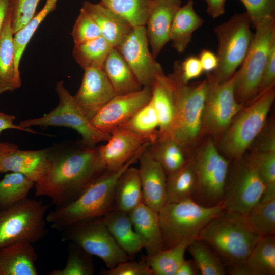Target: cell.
Returning <instances> with one entry per match:
<instances>
[{"label":"cell","mask_w":275,"mask_h":275,"mask_svg":"<svg viewBox=\"0 0 275 275\" xmlns=\"http://www.w3.org/2000/svg\"><path fill=\"white\" fill-rule=\"evenodd\" d=\"M106 170L95 145L80 142L78 146H54L50 147L46 172L35 183V195L49 198L56 207L64 206L78 198Z\"/></svg>","instance_id":"obj_1"},{"label":"cell","mask_w":275,"mask_h":275,"mask_svg":"<svg viewBox=\"0 0 275 275\" xmlns=\"http://www.w3.org/2000/svg\"><path fill=\"white\" fill-rule=\"evenodd\" d=\"M144 147L119 169L106 170L75 200L56 208L46 216V221L57 230L63 231L75 223L102 217L113 209L116 183L123 172L135 163L146 148Z\"/></svg>","instance_id":"obj_2"},{"label":"cell","mask_w":275,"mask_h":275,"mask_svg":"<svg viewBox=\"0 0 275 275\" xmlns=\"http://www.w3.org/2000/svg\"><path fill=\"white\" fill-rule=\"evenodd\" d=\"M261 236L244 215L224 209L198 235L229 267L242 265Z\"/></svg>","instance_id":"obj_3"},{"label":"cell","mask_w":275,"mask_h":275,"mask_svg":"<svg viewBox=\"0 0 275 275\" xmlns=\"http://www.w3.org/2000/svg\"><path fill=\"white\" fill-rule=\"evenodd\" d=\"M180 61L174 63L171 79L175 105V115L166 136L172 138L185 149L199 136L203 129V118L209 92L205 80L193 86L182 83L180 77Z\"/></svg>","instance_id":"obj_4"},{"label":"cell","mask_w":275,"mask_h":275,"mask_svg":"<svg viewBox=\"0 0 275 275\" xmlns=\"http://www.w3.org/2000/svg\"><path fill=\"white\" fill-rule=\"evenodd\" d=\"M223 210L222 204L206 207L192 199L166 203L158 211L164 249L198 238L208 222Z\"/></svg>","instance_id":"obj_5"},{"label":"cell","mask_w":275,"mask_h":275,"mask_svg":"<svg viewBox=\"0 0 275 275\" xmlns=\"http://www.w3.org/2000/svg\"><path fill=\"white\" fill-rule=\"evenodd\" d=\"M49 205L26 198L0 208V249L20 242H36L47 231L46 213Z\"/></svg>","instance_id":"obj_6"},{"label":"cell","mask_w":275,"mask_h":275,"mask_svg":"<svg viewBox=\"0 0 275 275\" xmlns=\"http://www.w3.org/2000/svg\"><path fill=\"white\" fill-rule=\"evenodd\" d=\"M251 24L245 12L234 14L214 29L218 42V65L212 75L218 82L231 77L242 63L254 37Z\"/></svg>","instance_id":"obj_7"},{"label":"cell","mask_w":275,"mask_h":275,"mask_svg":"<svg viewBox=\"0 0 275 275\" xmlns=\"http://www.w3.org/2000/svg\"><path fill=\"white\" fill-rule=\"evenodd\" d=\"M254 28L251 46L235 72V94L238 102L253 100L258 95L270 46L275 39V17L266 19Z\"/></svg>","instance_id":"obj_8"},{"label":"cell","mask_w":275,"mask_h":275,"mask_svg":"<svg viewBox=\"0 0 275 275\" xmlns=\"http://www.w3.org/2000/svg\"><path fill=\"white\" fill-rule=\"evenodd\" d=\"M59 101L57 106L42 116L21 121L19 125L25 129L32 126L66 127L76 131L81 137V142L89 145L106 141L111 134L96 129L76 103L74 96L65 88L63 81L55 87Z\"/></svg>","instance_id":"obj_9"},{"label":"cell","mask_w":275,"mask_h":275,"mask_svg":"<svg viewBox=\"0 0 275 275\" xmlns=\"http://www.w3.org/2000/svg\"><path fill=\"white\" fill-rule=\"evenodd\" d=\"M274 86L257 96L232 122L222 141L224 152L238 159L262 130L274 101Z\"/></svg>","instance_id":"obj_10"},{"label":"cell","mask_w":275,"mask_h":275,"mask_svg":"<svg viewBox=\"0 0 275 275\" xmlns=\"http://www.w3.org/2000/svg\"><path fill=\"white\" fill-rule=\"evenodd\" d=\"M62 231V241L75 243L100 258L108 269L130 260L114 238L102 217L75 223Z\"/></svg>","instance_id":"obj_11"},{"label":"cell","mask_w":275,"mask_h":275,"mask_svg":"<svg viewBox=\"0 0 275 275\" xmlns=\"http://www.w3.org/2000/svg\"><path fill=\"white\" fill-rule=\"evenodd\" d=\"M193 163L197 180L193 200L206 207L222 204L230 163L208 141L196 158L189 159Z\"/></svg>","instance_id":"obj_12"},{"label":"cell","mask_w":275,"mask_h":275,"mask_svg":"<svg viewBox=\"0 0 275 275\" xmlns=\"http://www.w3.org/2000/svg\"><path fill=\"white\" fill-rule=\"evenodd\" d=\"M227 177L222 204L224 209L246 215L266 188L252 158H240Z\"/></svg>","instance_id":"obj_13"},{"label":"cell","mask_w":275,"mask_h":275,"mask_svg":"<svg viewBox=\"0 0 275 275\" xmlns=\"http://www.w3.org/2000/svg\"><path fill=\"white\" fill-rule=\"evenodd\" d=\"M235 73L228 80L218 82L210 73H207L209 92L205 103L203 128L213 134L228 129L232 120L242 110L235 94Z\"/></svg>","instance_id":"obj_14"},{"label":"cell","mask_w":275,"mask_h":275,"mask_svg":"<svg viewBox=\"0 0 275 275\" xmlns=\"http://www.w3.org/2000/svg\"><path fill=\"white\" fill-rule=\"evenodd\" d=\"M148 44L145 26H133L115 47L143 87L151 86L156 75L163 70L150 52Z\"/></svg>","instance_id":"obj_15"},{"label":"cell","mask_w":275,"mask_h":275,"mask_svg":"<svg viewBox=\"0 0 275 275\" xmlns=\"http://www.w3.org/2000/svg\"><path fill=\"white\" fill-rule=\"evenodd\" d=\"M151 96V86L143 87L141 90L134 93L116 95L90 121L100 131L111 134L147 104Z\"/></svg>","instance_id":"obj_16"},{"label":"cell","mask_w":275,"mask_h":275,"mask_svg":"<svg viewBox=\"0 0 275 275\" xmlns=\"http://www.w3.org/2000/svg\"><path fill=\"white\" fill-rule=\"evenodd\" d=\"M80 87L73 96L90 120L115 96V91L102 68L86 69Z\"/></svg>","instance_id":"obj_17"},{"label":"cell","mask_w":275,"mask_h":275,"mask_svg":"<svg viewBox=\"0 0 275 275\" xmlns=\"http://www.w3.org/2000/svg\"><path fill=\"white\" fill-rule=\"evenodd\" d=\"M107 142L98 147L99 158L107 170L115 171L124 165L140 150L150 144L135 133L122 127L111 133Z\"/></svg>","instance_id":"obj_18"},{"label":"cell","mask_w":275,"mask_h":275,"mask_svg":"<svg viewBox=\"0 0 275 275\" xmlns=\"http://www.w3.org/2000/svg\"><path fill=\"white\" fill-rule=\"evenodd\" d=\"M147 147L138 159L143 203L158 212L166 203L167 175L160 163L151 156Z\"/></svg>","instance_id":"obj_19"},{"label":"cell","mask_w":275,"mask_h":275,"mask_svg":"<svg viewBox=\"0 0 275 275\" xmlns=\"http://www.w3.org/2000/svg\"><path fill=\"white\" fill-rule=\"evenodd\" d=\"M181 0H153L145 28L153 56L156 58L168 42L171 23Z\"/></svg>","instance_id":"obj_20"},{"label":"cell","mask_w":275,"mask_h":275,"mask_svg":"<svg viewBox=\"0 0 275 275\" xmlns=\"http://www.w3.org/2000/svg\"><path fill=\"white\" fill-rule=\"evenodd\" d=\"M50 153V147L37 150L17 148L3 160L0 173H20L35 183L48 169Z\"/></svg>","instance_id":"obj_21"},{"label":"cell","mask_w":275,"mask_h":275,"mask_svg":"<svg viewBox=\"0 0 275 275\" xmlns=\"http://www.w3.org/2000/svg\"><path fill=\"white\" fill-rule=\"evenodd\" d=\"M226 272L231 275H274V235L262 236L245 262L229 267Z\"/></svg>","instance_id":"obj_22"},{"label":"cell","mask_w":275,"mask_h":275,"mask_svg":"<svg viewBox=\"0 0 275 275\" xmlns=\"http://www.w3.org/2000/svg\"><path fill=\"white\" fill-rule=\"evenodd\" d=\"M129 215L147 255H153L164 249L158 212L141 203Z\"/></svg>","instance_id":"obj_23"},{"label":"cell","mask_w":275,"mask_h":275,"mask_svg":"<svg viewBox=\"0 0 275 275\" xmlns=\"http://www.w3.org/2000/svg\"><path fill=\"white\" fill-rule=\"evenodd\" d=\"M36 251L28 242L16 243L0 249V275H37Z\"/></svg>","instance_id":"obj_24"},{"label":"cell","mask_w":275,"mask_h":275,"mask_svg":"<svg viewBox=\"0 0 275 275\" xmlns=\"http://www.w3.org/2000/svg\"><path fill=\"white\" fill-rule=\"evenodd\" d=\"M151 88V101L159 121V138H163L169 134L175 115L172 86L169 75H166L163 70L159 72Z\"/></svg>","instance_id":"obj_25"},{"label":"cell","mask_w":275,"mask_h":275,"mask_svg":"<svg viewBox=\"0 0 275 275\" xmlns=\"http://www.w3.org/2000/svg\"><path fill=\"white\" fill-rule=\"evenodd\" d=\"M98 25L101 36L116 47L132 28L128 22L99 3L85 1L81 7Z\"/></svg>","instance_id":"obj_26"},{"label":"cell","mask_w":275,"mask_h":275,"mask_svg":"<svg viewBox=\"0 0 275 275\" xmlns=\"http://www.w3.org/2000/svg\"><path fill=\"white\" fill-rule=\"evenodd\" d=\"M102 218L114 238L130 260L143 249V243L135 231L129 214L112 209Z\"/></svg>","instance_id":"obj_27"},{"label":"cell","mask_w":275,"mask_h":275,"mask_svg":"<svg viewBox=\"0 0 275 275\" xmlns=\"http://www.w3.org/2000/svg\"><path fill=\"white\" fill-rule=\"evenodd\" d=\"M13 36L8 13L0 35V94L13 92L21 85L20 72L15 64Z\"/></svg>","instance_id":"obj_28"},{"label":"cell","mask_w":275,"mask_h":275,"mask_svg":"<svg viewBox=\"0 0 275 275\" xmlns=\"http://www.w3.org/2000/svg\"><path fill=\"white\" fill-rule=\"evenodd\" d=\"M204 20L196 13L193 0H188L176 11L171 23L169 39L179 53L185 51L195 31L203 25Z\"/></svg>","instance_id":"obj_29"},{"label":"cell","mask_w":275,"mask_h":275,"mask_svg":"<svg viewBox=\"0 0 275 275\" xmlns=\"http://www.w3.org/2000/svg\"><path fill=\"white\" fill-rule=\"evenodd\" d=\"M102 69L111 82L116 95L134 93L143 88L116 47H113L108 53Z\"/></svg>","instance_id":"obj_30"},{"label":"cell","mask_w":275,"mask_h":275,"mask_svg":"<svg viewBox=\"0 0 275 275\" xmlns=\"http://www.w3.org/2000/svg\"><path fill=\"white\" fill-rule=\"evenodd\" d=\"M141 203H143V199L138 169L130 166L116 183L113 209L129 214Z\"/></svg>","instance_id":"obj_31"},{"label":"cell","mask_w":275,"mask_h":275,"mask_svg":"<svg viewBox=\"0 0 275 275\" xmlns=\"http://www.w3.org/2000/svg\"><path fill=\"white\" fill-rule=\"evenodd\" d=\"M245 217L252 228L261 236L275 234V184L266 187Z\"/></svg>","instance_id":"obj_32"},{"label":"cell","mask_w":275,"mask_h":275,"mask_svg":"<svg viewBox=\"0 0 275 275\" xmlns=\"http://www.w3.org/2000/svg\"><path fill=\"white\" fill-rule=\"evenodd\" d=\"M147 150L161 166L167 176L179 170L188 160L185 149L169 136L158 139L148 146Z\"/></svg>","instance_id":"obj_33"},{"label":"cell","mask_w":275,"mask_h":275,"mask_svg":"<svg viewBox=\"0 0 275 275\" xmlns=\"http://www.w3.org/2000/svg\"><path fill=\"white\" fill-rule=\"evenodd\" d=\"M197 186L196 172L192 162L188 160L179 170L167 176L166 203L193 199Z\"/></svg>","instance_id":"obj_34"},{"label":"cell","mask_w":275,"mask_h":275,"mask_svg":"<svg viewBox=\"0 0 275 275\" xmlns=\"http://www.w3.org/2000/svg\"><path fill=\"white\" fill-rule=\"evenodd\" d=\"M196 238L182 241L153 255H147L143 259L150 268L152 275H175L179 266L184 260L188 246Z\"/></svg>","instance_id":"obj_35"},{"label":"cell","mask_w":275,"mask_h":275,"mask_svg":"<svg viewBox=\"0 0 275 275\" xmlns=\"http://www.w3.org/2000/svg\"><path fill=\"white\" fill-rule=\"evenodd\" d=\"M114 47L102 36L74 44L72 56L77 63L84 69L102 68L103 64Z\"/></svg>","instance_id":"obj_36"},{"label":"cell","mask_w":275,"mask_h":275,"mask_svg":"<svg viewBox=\"0 0 275 275\" xmlns=\"http://www.w3.org/2000/svg\"><path fill=\"white\" fill-rule=\"evenodd\" d=\"M119 127L139 135L150 144L159 138V121L150 101Z\"/></svg>","instance_id":"obj_37"},{"label":"cell","mask_w":275,"mask_h":275,"mask_svg":"<svg viewBox=\"0 0 275 275\" xmlns=\"http://www.w3.org/2000/svg\"><path fill=\"white\" fill-rule=\"evenodd\" d=\"M153 0H100L99 3L132 26H145Z\"/></svg>","instance_id":"obj_38"},{"label":"cell","mask_w":275,"mask_h":275,"mask_svg":"<svg viewBox=\"0 0 275 275\" xmlns=\"http://www.w3.org/2000/svg\"><path fill=\"white\" fill-rule=\"evenodd\" d=\"M187 250L201 275H225L226 267L219 256L204 241L196 238Z\"/></svg>","instance_id":"obj_39"},{"label":"cell","mask_w":275,"mask_h":275,"mask_svg":"<svg viewBox=\"0 0 275 275\" xmlns=\"http://www.w3.org/2000/svg\"><path fill=\"white\" fill-rule=\"evenodd\" d=\"M35 183L21 173L10 172L0 180V208L27 198Z\"/></svg>","instance_id":"obj_40"},{"label":"cell","mask_w":275,"mask_h":275,"mask_svg":"<svg viewBox=\"0 0 275 275\" xmlns=\"http://www.w3.org/2000/svg\"><path fill=\"white\" fill-rule=\"evenodd\" d=\"M58 1L46 0L42 9L25 26L14 34V60L18 71L20 72V62L29 41L42 21L56 9Z\"/></svg>","instance_id":"obj_41"},{"label":"cell","mask_w":275,"mask_h":275,"mask_svg":"<svg viewBox=\"0 0 275 275\" xmlns=\"http://www.w3.org/2000/svg\"><path fill=\"white\" fill-rule=\"evenodd\" d=\"M95 267L93 256L78 245L69 242L64 268L50 272V275H93Z\"/></svg>","instance_id":"obj_42"},{"label":"cell","mask_w":275,"mask_h":275,"mask_svg":"<svg viewBox=\"0 0 275 275\" xmlns=\"http://www.w3.org/2000/svg\"><path fill=\"white\" fill-rule=\"evenodd\" d=\"M40 1L9 0V15L14 34L33 18Z\"/></svg>","instance_id":"obj_43"},{"label":"cell","mask_w":275,"mask_h":275,"mask_svg":"<svg viewBox=\"0 0 275 275\" xmlns=\"http://www.w3.org/2000/svg\"><path fill=\"white\" fill-rule=\"evenodd\" d=\"M74 44L85 42L101 36L100 30L92 17L81 8L72 28Z\"/></svg>","instance_id":"obj_44"},{"label":"cell","mask_w":275,"mask_h":275,"mask_svg":"<svg viewBox=\"0 0 275 275\" xmlns=\"http://www.w3.org/2000/svg\"><path fill=\"white\" fill-rule=\"evenodd\" d=\"M262 181L268 187L275 184V150H261L251 156Z\"/></svg>","instance_id":"obj_45"},{"label":"cell","mask_w":275,"mask_h":275,"mask_svg":"<svg viewBox=\"0 0 275 275\" xmlns=\"http://www.w3.org/2000/svg\"><path fill=\"white\" fill-rule=\"evenodd\" d=\"M255 27L264 20L274 17L275 0H240Z\"/></svg>","instance_id":"obj_46"},{"label":"cell","mask_w":275,"mask_h":275,"mask_svg":"<svg viewBox=\"0 0 275 275\" xmlns=\"http://www.w3.org/2000/svg\"><path fill=\"white\" fill-rule=\"evenodd\" d=\"M102 275H152L151 270L146 262L128 260L111 269H101Z\"/></svg>","instance_id":"obj_47"},{"label":"cell","mask_w":275,"mask_h":275,"mask_svg":"<svg viewBox=\"0 0 275 275\" xmlns=\"http://www.w3.org/2000/svg\"><path fill=\"white\" fill-rule=\"evenodd\" d=\"M204 72L198 57L191 56L180 64V77L184 84L199 77Z\"/></svg>","instance_id":"obj_48"},{"label":"cell","mask_w":275,"mask_h":275,"mask_svg":"<svg viewBox=\"0 0 275 275\" xmlns=\"http://www.w3.org/2000/svg\"><path fill=\"white\" fill-rule=\"evenodd\" d=\"M275 81V39L273 40L257 96L274 86Z\"/></svg>","instance_id":"obj_49"},{"label":"cell","mask_w":275,"mask_h":275,"mask_svg":"<svg viewBox=\"0 0 275 275\" xmlns=\"http://www.w3.org/2000/svg\"><path fill=\"white\" fill-rule=\"evenodd\" d=\"M198 58L203 71L207 73L213 71L217 67L218 58L216 54L208 49L202 50Z\"/></svg>","instance_id":"obj_50"},{"label":"cell","mask_w":275,"mask_h":275,"mask_svg":"<svg viewBox=\"0 0 275 275\" xmlns=\"http://www.w3.org/2000/svg\"><path fill=\"white\" fill-rule=\"evenodd\" d=\"M15 118V117L13 115L7 114L0 111V134L3 131L8 129H16L34 134L40 133L30 128H23L18 124H14V122Z\"/></svg>","instance_id":"obj_51"},{"label":"cell","mask_w":275,"mask_h":275,"mask_svg":"<svg viewBox=\"0 0 275 275\" xmlns=\"http://www.w3.org/2000/svg\"><path fill=\"white\" fill-rule=\"evenodd\" d=\"M207 4V12L212 18H215L225 13L226 0H205Z\"/></svg>","instance_id":"obj_52"},{"label":"cell","mask_w":275,"mask_h":275,"mask_svg":"<svg viewBox=\"0 0 275 275\" xmlns=\"http://www.w3.org/2000/svg\"><path fill=\"white\" fill-rule=\"evenodd\" d=\"M199 271L193 260H184L179 266L175 275H197Z\"/></svg>","instance_id":"obj_53"},{"label":"cell","mask_w":275,"mask_h":275,"mask_svg":"<svg viewBox=\"0 0 275 275\" xmlns=\"http://www.w3.org/2000/svg\"><path fill=\"white\" fill-rule=\"evenodd\" d=\"M17 148L18 146L15 144L8 142H0V166L4 158Z\"/></svg>","instance_id":"obj_54"},{"label":"cell","mask_w":275,"mask_h":275,"mask_svg":"<svg viewBox=\"0 0 275 275\" xmlns=\"http://www.w3.org/2000/svg\"><path fill=\"white\" fill-rule=\"evenodd\" d=\"M9 9V0H0V35L6 22Z\"/></svg>","instance_id":"obj_55"}]
</instances>
